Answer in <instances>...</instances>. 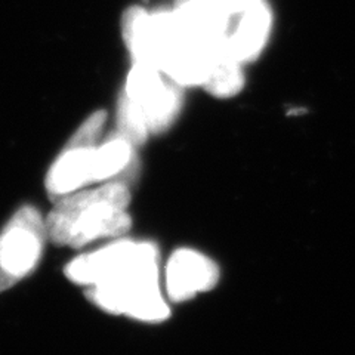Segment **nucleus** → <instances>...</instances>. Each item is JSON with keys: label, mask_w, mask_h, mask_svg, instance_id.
<instances>
[{"label": "nucleus", "mask_w": 355, "mask_h": 355, "mask_svg": "<svg viewBox=\"0 0 355 355\" xmlns=\"http://www.w3.org/2000/svg\"><path fill=\"white\" fill-rule=\"evenodd\" d=\"M219 270L214 261L191 249L175 252L166 266V291L175 302H184L197 293L214 288Z\"/></svg>", "instance_id": "8"}, {"label": "nucleus", "mask_w": 355, "mask_h": 355, "mask_svg": "<svg viewBox=\"0 0 355 355\" xmlns=\"http://www.w3.org/2000/svg\"><path fill=\"white\" fill-rule=\"evenodd\" d=\"M129 203L130 194L120 182L67 194L58 198L46 218L48 239L79 249L99 239L125 236L130 230Z\"/></svg>", "instance_id": "2"}, {"label": "nucleus", "mask_w": 355, "mask_h": 355, "mask_svg": "<svg viewBox=\"0 0 355 355\" xmlns=\"http://www.w3.org/2000/svg\"><path fill=\"white\" fill-rule=\"evenodd\" d=\"M125 95L141 111L151 132L168 128L180 110V98L175 89L162 80L157 69L147 64H133Z\"/></svg>", "instance_id": "7"}, {"label": "nucleus", "mask_w": 355, "mask_h": 355, "mask_svg": "<svg viewBox=\"0 0 355 355\" xmlns=\"http://www.w3.org/2000/svg\"><path fill=\"white\" fill-rule=\"evenodd\" d=\"M87 297L111 314L141 321H163L169 317L159 284V253L144 259L117 279L87 288Z\"/></svg>", "instance_id": "4"}, {"label": "nucleus", "mask_w": 355, "mask_h": 355, "mask_svg": "<svg viewBox=\"0 0 355 355\" xmlns=\"http://www.w3.org/2000/svg\"><path fill=\"white\" fill-rule=\"evenodd\" d=\"M107 114L105 111H95L94 114L86 119L85 123L77 129V132L71 137L65 148H89L95 147L99 138V133L103 130L105 123Z\"/></svg>", "instance_id": "13"}, {"label": "nucleus", "mask_w": 355, "mask_h": 355, "mask_svg": "<svg viewBox=\"0 0 355 355\" xmlns=\"http://www.w3.org/2000/svg\"><path fill=\"white\" fill-rule=\"evenodd\" d=\"M155 253L157 248L151 243L119 240L73 259L65 266V275L73 283L94 287L117 279Z\"/></svg>", "instance_id": "6"}, {"label": "nucleus", "mask_w": 355, "mask_h": 355, "mask_svg": "<svg viewBox=\"0 0 355 355\" xmlns=\"http://www.w3.org/2000/svg\"><path fill=\"white\" fill-rule=\"evenodd\" d=\"M130 153L132 144L123 137L111 139L96 148L99 181H107L123 171L130 162Z\"/></svg>", "instance_id": "11"}, {"label": "nucleus", "mask_w": 355, "mask_h": 355, "mask_svg": "<svg viewBox=\"0 0 355 355\" xmlns=\"http://www.w3.org/2000/svg\"><path fill=\"white\" fill-rule=\"evenodd\" d=\"M121 33L135 62L151 65L180 85L203 86L225 55L176 9L148 14L129 8L121 18Z\"/></svg>", "instance_id": "1"}, {"label": "nucleus", "mask_w": 355, "mask_h": 355, "mask_svg": "<svg viewBox=\"0 0 355 355\" xmlns=\"http://www.w3.org/2000/svg\"><path fill=\"white\" fill-rule=\"evenodd\" d=\"M46 237V220L35 207H21L10 218L0 232V292L36 268Z\"/></svg>", "instance_id": "5"}, {"label": "nucleus", "mask_w": 355, "mask_h": 355, "mask_svg": "<svg viewBox=\"0 0 355 355\" xmlns=\"http://www.w3.org/2000/svg\"><path fill=\"white\" fill-rule=\"evenodd\" d=\"M176 10L219 52L239 62L257 57L271 27L262 0H176Z\"/></svg>", "instance_id": "3"}, {"label": "nucleus", "mask_w": 355, "mask_h": 355, "mask_svg": "<svg viewBox=\"0 0 355 355\" xmlns=\"http://www.w3.org/2000/svg\"><path fill=\"white\" fill-rule=\"evenodd\" d=\"M243 83L244 77L240 69V62L228 57V55H224L214 67L203 87L215 96L227 98L240 92Z\"/></svg>", "instance_id": "10"}, {"label": "nucleus", "mask_w": 355, "mask_h": 355, "mask_svg": "<svg viewBox=\"0 0 355 355\" xmlns=\"http://www.w3.org/2000/svg\"><path fill=\"white\" fill-rule=\"evenodd\" d=\"M119 128L123 137L130 144H142L147 138L148 128L141 111L130 99L123 95L119 105Z\"/></svg>", "instance_id": "12"}, {"label": "nucleus", "mask_w": 355, "mask_h": 355, "mask_svg": "<svg viewBox=\"0 0 355 355\" xmlns=\"http://www.w3.org/2000/svg\"><path fill=\"white\" fill-rule=\"evenodd\" d=\"M94 182H99L96 147L65 148L46 176L48 193L55 198Z\"/></svg>", "instance_id": "9"}]
</instances>
